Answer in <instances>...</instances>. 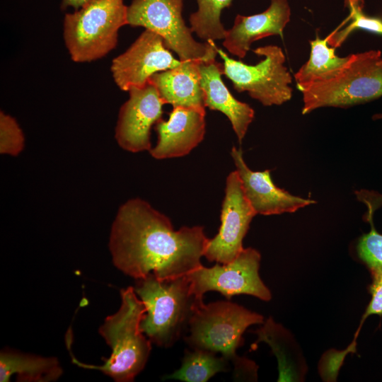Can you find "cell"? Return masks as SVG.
I'll use <instances>...</instances> for the list:
<instances>
[{"label":"cell","instance_id":"6","mask_svg":"<svg viewBox=\"0 0 382 382\" xmlns=\"http://www.w3.org/2000/svg\"><path fill=\"white\" fill-rule=\"evenodd\" d=\"M302 114L323 107L345 108L382 96V56L380 50L352 54L347 66L334 78L301 90Z\"/></svg>","mask_w":382,"mask_h":382},{"label":"cell","instance_id":"23","mask_svg":"<svg viewBox=\"0 0 382 382\" xmlns=\"http://www.w3.org/2000/svg\"><path fill=\"white\" fill-rule=\"evenodd\" d=\"M364 201L369 207L367 219L371 224V231L359 238L356 250L359 258L373 277L382 274V234L376 231L372 222L374 211L373 202Z\"/></svg>","mask_w":382,"mask_h":382},{"label":"cell","instance_id":"20","mask_svg":"<svg viewBox=\"0 0 382 382\" xmlns=\"http://www.w3.org/2000/svg\"><path fill=\"white\" fill-rule=\"evenodd\" d=\"M231 370L229 361L221 355L204 349H186L180 367L163 380L207 382L216 374Z\"/></svg>","mask_w":382,"mask_h":382},{"label":"cell","instance_id":"27","mask_svg":"<svg viewBox=\"0 0 382 382\" xmlns=\"http://www.w3.org/2000/svg\"><path fill=\"white\" fill-rule=\"evenodd\" d=\"M373 120H378L382 119V113L376 114L373 116Z\"/></svg>","mask_w":382,"mask_h":382},{"label":"cell","instance_id":"11","mask_svg":"<svg viewBox=\"0 0 382 382\" xmlns=\"http://www.w3.org/2000/svg\"><path fill=\"white\" fill-rule=\"evenodd\" d=\"M156 33L145 30L132 45L115 57L110 70L115 83L122 91L149 83L155 74L180 64Z\"/></svg>","mask_w":382,"mask_h":382},{"label":"cell","instance_id":"16","mask_svg":"<svg viewBox=\"0 0 382 382\" xmlns=\"http://www.w3.org/2000/svg\"><path fill=\"white\" fill-rule=\"evenodd\" d=\"M199 72L205 107L224 113L241 142L254 119V110L248 104L236 99L228 91L221 79L223 64L215 59L202 62Z\"/></svg>","mask_w":382,"mask_h":382},{"label":"cell","instance_id":"14","mask_svg":"<svg viewBox=\"0 0 382 382\" xmlns=\"http://www.w3.org/2000/svg\"><path fill=\"white\" fill-rule=\"evenodd\" d=\"M205 127V108L175 107L155 125L158 141L149 153L156 159L186 156L203 140Z\"/></svg>","mask_w":382,"mask_h":382},{"label":"cell","instance_id":"12","mask_svg":"<svg viewBox=\"0 0 382 382\" xmlns=\"http://www.w3.org/2000/svg\"><path fill=\"white\" fill-rule=\"evenodd\" d=\"M129 93V99L119 112L115 139L125 151H149L151 127L161 119L166 103L156 86L149 81L143 86L132 88Z\"/></svg>","mask_w":382,"mask_h":382},{"label":"cell","instance_id":"1","mask_svg":"<svg viewBox=\"0 0 382 382\" xmlns=\"http://www.w3.org/2000/svg\"><path fill=\"white\" fill-rule=\"evenodd\" d=\"M209 238L201 226L175 230L170 219L149 202L133 198L119 208L109 248L115 266L137 279L161 281L187 275L201 265Z\"/></svg>","mask_w":382,"mask_h":382},{"label":"cell","instance_id":"15","mask_svg":"<svg viewBox=\"0 0 382 382\" xmlns=\"http://www.w3.org/2000/svg\"><path fill=\"white\" fill-rule=\"evenodd\" d=\"M290 16L287 0H271L269 7L260 13L248 16L238 14L232 28L226 30L223 46L243 59L255 41L272 35L283 36Z\"/></svg>","mask_w":382,"mask_h":382},{"label":"cell","instance_id":"5","mask_svg":"<svg viewBox=\"0 0 382 382\" xmlns=\"http://www.w3.org/2000/svg\"><path fill=\"white\" fill-rule=\"evenodd\" d=\"M128 25L124 0H91L64 20V39L71 59L89 62L117 45L118 31Z\"/></svg>","mask_w":382,"mask_h":382},{"label":"cell","instance_id":"19","mask_svg":"<svg viewBox=\"0 0 382 382\" xmlns=\"http://www.w3.org/2000/svg\"><path fill=\"white\" fill-rule=\"evenodd\" d=\"M308 60L294 74L297 88L301 91L310 85L328 81L339 74L349 64L352 54L340 57L335 54V47L329 46L328 36H318L310 41Z\"/></svg>","mask_w":382,"mask_h":382},{"label":"cell","instance_id":"8","mask_svg":"<svg viewBox=\"0 0 382 382\" xmlns=\"http://www.w3.org/2000/svg\"><path fill=\"white\" fill-rule=\"evenodd\" d=\"M217 52L224 60L223 75L232 81L238 92H247L264 106L280 105L291 98L292 79L279 47L267 45L253 50L264 57L255 65L230 58L220 49Z\"/></svg>","mask_w":382,"mask_h":382},{"label":"cell","instance_id":"25","mask_svg":"<svg viewBox=\"0 0 382 382\" xmlns=\"http://www.w3.org/2000/svg\"><path fill=\"white\" fill-rule=\"evenodd\" d=\"M372 282L369 286V292L371 295L369 306L362 316L361 325L370 315L382 316V274L373 276Z\"/></svg>","mask_w":382,"mask_h":382},{"label":"cell","instance_id":"10","mask_svg":"<svg viewBox=\"0 0 382 382\" xmlns=\"http://www.w3.org/2000/svg\"><path fill=\"white\" fill-rule=\"evenodd\" d=\"M221 208L219 232L213 238H209L204 257L209 262L226 264L244 249L243 240L256 215L245 197L236 170L227 176Z\"/></svg>","mask_w":382,"mask_h":382},{"label":"cell","instance_id":"9","mask_svg":"<svg viewBox=\"0 0 382 382\" xmlns=\"http://www.w3.org/2000/svg\"><path fill=\"white\" fill-rule=\"evenodd\" d=\"M260 260L257 250L244 248L228 263H216L212 267L201 265L187 277L193 293L200 299L206 292L214 291L227 300L235 295L245 294L268 301L272 294L259 274Z\"/></svg>","mask_w":382,"mask_h":382},{"label":"cell","instance_id":"3","mask_svg":"<svg viewBox=\"0 0 382 382\" xmlns=\"http://www.w3.org/2000/svg\"><path fill=\"white\" fill-rule=\"evenodd\" d=\"M134 288L146 308L141 330L161 347H171L185 337L193 315L204 303L193 293L187 275L161 281L151 274L137 279Z\"/></svg>","mask_w":382,"mask_h":382},{"label":"cell","instance_id":"13","mask_svg":"<svg viewBox=\"0 0 382 382\" xmlns=\"http://www.w3.org/2000/svg\"><path fill=\"white\" fill-rule=\"evenodd\" d=\"M236 170L250 204L261 215L292 213L316 201L295 196L278 187L272 181L270 170L253 171L246 165L243 151L233 146L231 151Z\"/></svg>","mask_w":382,"mask_h":382},{"label":"cell","instance_id":"26","mask_svg":"<svg viewBox=\"0 0 382 382\" xmlns=\"http://www.w3.org/2000/svg\"><path fill=\"white\" fill-rule=\"evenodd\" d=\"M90 1L91 0H62L61 8L65 9L69 6H71L76 10H78Z\"/></svg>","mask_w":382,"mask_h":382},{"label":"cell","instance_id":"21","mask_svg":"<svg viewBox=\"0 0 382 382\" xmlns=\"http://www.w3.org/2000/svg\"><path fill=\"white\" fill-rule=\"evenodd\" d=\"M232 1L196 0L198 8L189 18L192 31L207 41L224 39L226 30L221 22V13Z\"/></svg>","mask_w":382,"mask_h":382},{"label":"cell","instance_id":"4","mask_svg":"<svg viewBox=\"0 0 382 382\" xmlns=\"http://www.w3.org/2000/svg\"><path fill=\"white\" fill-rule=\"evenodd\" d=\"M121 305L108 316L99 333L112 352L100 366L86 364L72 355V362L86 369H97L117 382H131L144 369L151 351V342L141 330L146 313L143 301L132 286L120 290Z\"/></svg>","mask_w":382,"mask_h":382},{"label":"cell","instance_id":"18","mask_svg":"<svg viewBox=\"0 0 382 382\" xmlns=\"http://www.w3.org/2000/svg\"><path fill=\"white\" fill-rule=\"evenodd\" d=\"M62 369L55 357H42L14 351H3L0 355V381L6 382L13 374L17 381L48 382L55 381Z\"/></svg>","mask_w":382,"mask_h":382},{"label":"cell","instance_id":"17","mask_svg":"<svg viewBox=\"0 0 382 382\" xmlns=\"http://www.w3.org/2000/svg\"><path fill=\"white\" fill-rule=\"evenodd\" d=\"M175 68L154 74L149 82L157 88L166 104L173 108H205L197 61H180Z\"/></svg>","mask_w":382,"mask_h":382},{"label":"cell","instance_id":"24","mask_svg":"<svg viewBox=\"0 0 382 382\" xmlns=\"http://www.w3.org/2000/svg\"><path fill=\"white\" fill-rule=\"evenodd\" d=\"M25 138L18 122L9 115L0 112V153L18 156L23 149Z\"/></svg>","mask_w":382,"mask_h":382},{"label":"cell","instance_id":"22","mask_svg":"<svg viewBox=\"0 0 382 382\" xmlns=\"http://www.w3.org/2000/svg\"><path fill=\"white\" fill-rule=\"evenodd\" d=\"M344 4L349 10V16L343 23H350L344 29L335 30L328 35L329 45L335 48L340 46L356 29L382 35V19L369 16L364 12V0H344Z\"/></svg>","mask_w":382,"mask_h":382},{"label":"cell","instance_id":"2","mask_svg":"<svg viewBox=\"0 0 382 382\" xmlns=\"http://www.w3.org/2000/svg\"><path fill=\"white\" fill-rule=\"evenodd\" d=\"M263 316L230 300L202 303L193 315L183 337L190 349L219 354L233 368L235 381L257 378L255 363L237 354L243 335L250 325L263 323Z\"/></svg>","mask_w":382,"mask_h":382},{"label":"cell","instance_id":"7","mask_svg":"<svg viewBox=\"0 0 382 382\" xmlns=\"http://www.w3.org/2000/svg\"><path fill=\"white\" fill-rule=\"evenodd\" d=\"M183 0H132L127 6L128 25L144 27L158 35L180 61L214 60L217 47L212 41L197 42L183 18Z\"/></svg>","mask_w":382,"mask_h":382}]
</instances>
